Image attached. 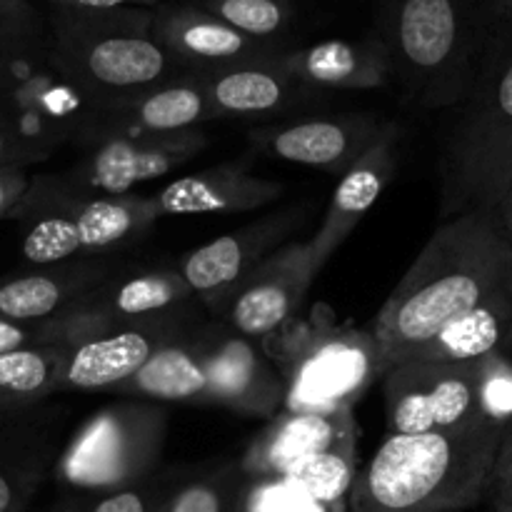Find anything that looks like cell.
I'll use <instances>...</instances> for the list:
<instances>
[{
    "instance_id": "6da1fadb",
    "label": "cell",
    "mask_w": 512,
    "mask_h": 512,
    "mask_svg": "<svg viewBox=\"0 0 512 512\" xmlns=\"http://www.w3.org/2000/svg\"><path fill=\"white\" fill-rule=\"evenodd\" d=\"M510 238L490 210L438 225L375 318L383 375L440 328L505 290Z\"/></svg>"
},
{
    "instance_id": "7a4b0ae2",
    "label": "cell",
    "mask_w": 512,
    "mask_h": 512,
    "mask_svg": "<svg viewBox=\"0 0 512 512\" xmlns=\"http://www.w3.org/2000/svg\"><path fill=\"white\" fill-rule=\"evenodd\" d=\"M505 433L485 418L440 433H388L358 470L348 512H458L480 503Z\"/></svg>"
},
{
    "instance_id": "3957f363",
    "label": "cell",
    "mask_w": 512,
    "mask_h": 512,
    "mask_svg": "<svg viewBox=\"0 0 512 512\" xmlns=\"http://www.w3.org/2000/svg\"><path fill=\"white\" fill-rule=\"evenodd\" d=\"M495 28L490 0H388L380 40L415 105L453 110L468 98Z\"/></svg>"
},
{
    "instance_id": "277c9868",
    "label": "cell",
    "mask_w": 512,
    "mask_h": 512,
    "mask_svg": "<svg viewBox=\"0 0 512 512\" xmlns=\"http://www.w3.org/2000/svg\"><path fill=\"white\" fill-rule=\"evenodd\" d=\"M95 105L60 73L50 28L28 0H0V125L25 163L43 160L65 140L85 143Z\"/></svg>"
},
{
    "instance_id": "5b68a950",
    "label": "cell",
    "mask_w": 512,
    "mask_h": 512,
    "mask_svg": "<svg viewBox=\"0 0 512 512\" xmlns=\"http://www.w3.org/2000/svg\"><path fill=\"white\" fill-rule=\"evenodd\" d=\"M438 158L440 218L495 213L512 183V33L498 25Z\"/></svg>"
},
{
    "instance_id": "8992f818",
    "label": "cell",
    "mask_w": 512,
    "mask_h": 512,
    "mask_svg": "<svg viewBox=\"0 0 512 512\" xmlns=\"http://www.w3.org/2000/svg\"><path fill=\"white\" fill-rule=\"evenodd\" d=\"M153 13L53 8L48 28L60 73L93 105L193 75L153 38Z\"/></svg>"
},
{
    "instance_id": "52a82bcc",
    "label": "cell",
    "mask_w": 512,
    "mask_h": 512,
    "mask_svg": "<svg viewBox=\"0 0 512 512\" xmlns=\"http://www.w3.org/2000/svg\"><path fill=\"white\" fill-rule=\"evenodd\" d=\"M163 218L153 195H95L58 175H40L10 220L23 228L20 250L35 268L138 240Z\"/></svg>"
},
{
    "instance_id": "ba28073f",
    "label": "cell",
    "mask_w": 512,
    "mask_h": 512,
    "mask_svg": "<svg viewBox=\"0 0 512 512\" xmlns=\"http://www.w3.org/2000/svg\"><path fill=\"white\" fill-rule=\"evenodd\" d=\"M285 413L333 415L353 410L383 378L373 330L315 320L290 335L283 353Z\"/></svg>"
},
{
    "instance_id": "9c48e42d",
    "label": "cell",
    "mask_w": 512,
    "mask_h": 512,
    "mask_svg": "<svg viewBox=\"0 0 512 512\" xmlns=\"http://www.w3.org/2000/svg\"><path fill=\"white\" fill-rule=\"evenodd\" d=\"M165 443V413L150 403L100 410L60 460V480L80 493H110L150 478Z\"/></svg>"
},
{
    "instance_id": "30bf717a",
    "label": "cell",
    "mask_w": 512,
    "mask_h": 512,
    "mask_svg": "<svg viewBox=\"0 0 512 512\" xmlns=\"http://www.w3.org/2000/svg\"><path fill=\"white\" fill-rule=\"evenodd\" d=\"M480 360H408L383 375L390 433H440L480 420Z\"/></svg>"
},
{
    "instance_id": "8fae6325",
    "label": "cell",
    "mask_w": 512,
    "mask_h": 512,
    "mask_svg": "<svg viewBox=\"0 0 512 512\" xmlns=\"http://www.w3.org/2000/svg\"><path fill=\"white\" fill-rule=\"evenodd\" d=\"M320 263L310 240H293L265 258L208 308L220 313L230 330L250 340H265L295 318Z\"/></svg>"
},
{
    "instance_id": "7c38bea8",
    "label": "cell",
    "mask_w": 512,
    "mask_h": 512,
    "mask_svg": "<svg viewBox=\"0 0 512 512\" xmlns=\"http://www.w3.org/2000/svg\"><path fill=\"white\" fill-rule=\"evenodd\" d=\"M205 143L208 135L195 128L165 135H113L90 145L83 163L65 180L85 193L128 195L133 185L163 178L188 163Z\"/></svg>"
},
{
    "instance_id": "4fadbf2b",
    "label": "cell",
    "mask_w": 512,
    "mask_h": 512,
    "mask_svg": "<svg viewBox=\"0 0 512 512\" xmlns=\"http://www.w3.org/2000/svg\"><path fill=\"white\" fill-rule=\"evenodd\" d=\"M185 338L178 310L143 323L63 343L60 390H115L160 348Z\"/></svg>"
},
{
    "instance_id": "5bb4252c",
    "label": "cell",
    "mask_w": 512,
    "mask_h": 512,
    "mask_svg": "<svg viewBox=\"0 0 512 512\" xmlns=\"http://www.w3.org/2000/svg\"><path fill=\"white\" fill-rule=\"evenodd\" d=\"M210 373V403L248 418H278L285 408V378L258 350L228 325L195 335Z\"/></svg>"
},
{
    "instance_id": "9a60e30c",
    "label": "cell",
    "mask_w": 512,
    "mask_h": 512,
    "mask_svg": "<svg viewBox=\"0 0 512 512\" xmlns=\"http://www.w3.org/2000/svg\"><path fill=\"white\" fill-rule=\"evenodd\" d=\"M390 130L393 125H383L373 115H335L268 125L253 130L250 143L278 160L343 175Z\"/></svg>"
},
{
    "instance_id": "2e32d148",
    "label": "cell",
    "mask_w": 512,
    "mask_h": 512,
    "mask_svg": "<svg viewBox=\"0 0 512 512\" xmlns=\"http://www.w3.org/2000/svg\"><path fill=\"white\" fill-rule=\"evenodd\" d=\"M153 38L193 75L268 63L283 55L275 45L248 38L210 15L208 10L188 8V5L155 8Z\"/></svg>"
},
{
    "instance_id": "e0dca14e",
    "label": "cell",
    "mask_w": 512,
    "mask_h": 512,
    "mask_svg": "<svg viewBox=\"0 0 512 512\" xmlns=\"http://www.w3.org/2000/svg\"><path fill=\"white\" fill-rule=\"evenodd\" d=\"M213 118L215 110L205 80L200 75H180L140 93L95 103L93 125L85 143L93 145L113 135L180 133Z\"/></svg>"
},
{
    "instance_id": "ac0fdd59",
    "label": "cell",
    "mask_w": 512,
    "mask_h": 512,
    "mask_svg": "<svg viewBox=\"0 0 512 512\" xmlns=\"http://www.w3.org/2000/svg\"><path fill=\"white\" fill-rule=\"evenodd\" d=\"M300 223H303V210L290 208L220 235L185 255L183 263L178 265L180 275L205 305L215 303L245 275L253 273L265 258L283 248V240L293 235Z\"/></svg>"
},
{
    "instance_id": "d6986e66",
    "label": "cell",
    "mask_w": 512,
    "mask_h": 512,
    "mask_svg": "<svg viewBox=\"0 0 512 512\" xmlns=\"http://www.w3.org/2000/svg\"><path fill=\"white\" fill-rule=\"evenodd\" d=\"M360 428L353 410L333 415L320 413H280L268 428L248 445L240 458V470L250 480H283L305 460L358 440Z\"/></svg>"
},
{
    "instance_id": "ffe728a7",
    "label": "cell",
    "mask_w": 512,
    "mask_h": 512,
    "mask_svg": "<svg viewBox=\"0 0 512 512\" xmlns=\"http://www.w3.org/2000/svg\"><path fill=\"white\" fill-rule=\"evenodd\" d=\"M108 280L103 265L65 260L28 273L0 278V318L15 323H48L60 318Z\"/></svg>"
},
{
    "instance_id": "44dd1931",
    "label": "cell",
    "mask_w": 512,
    "mask_h": 512,
    "mask_svg": "<svg viewBox=\"0 0 512 512\" xmlns=\"http://www.w3.org/2000/svg\"><path fill=\"white\" fill-rule=\"evenodd\" d=\"M283 195V185L260 178L248 165H218L183 175L153 195L160 215H213L250 213L265 208Z\"/></svg>"
},
{
    "instance_id": "7402d4cb",
    "label": "cell",
    "mask_w": 512,
    "mask_h": 512,
    "mask_svg": "<svg viewBox=\"0 0 512 512\" xmlns=\"http://www.w3.org/2000/svg\"><path fill=\"white\" fill-rule=\"evenodd\" d=\"M398 170V153H395V128L385 135L380 143H375L353 168L340 175L338 185L333 190L325 218L320 223L318 233L310 238L313 253L318 258L320 268L330 260V255L350 238L360 220L370 213L383 190L393 180Z\"/></svg>"
},
{
    "instance_id": "603a6c76",
    "label": "cell",
    "mask_w": 512,
    "mask_h": 512,
    "mask_svg": "<svg viewBox=\"0 0 512 512\" xmlns=\"http://www.w3.org/2000/svg\"><path fill=\"white\" fill-rule=\"evenodd\" d=\"M283 68L308 90H373L393 78L383 40H325L280 55Z\"/></svg>"
},
{
    "instance_id": "cb8c5ba5",
    "label": "cell",
    "mask_w": 512,
    "mask_h": 512,
    "mask_svg": "<svg viewBox=\"0 0 512 512\" xmlns=\"http://www.w3.org/2000/svg\"><path fill=\"white\" fill-rule=\"evenodd\" d=\"M205 80L215 118H263L298 105L308 88L300 85L280 63V55L268 63L238 65L200 75Z\"/></svg>"
},
{
    "instance_id": "d4e9b609",
    "label": "cell",
    "mask_w": 512,
    "mask_h": 512,
    "mask_svg": "<svg viewBox=\"0 0 512 512\" xmlns=\"http://www.w3.org/2000/svg\"><path fill=\"white\" fill-rule=\"evenodd\" d=\"M512 333V300L508 290L480 303L440 328L433 338L408 355V360L428 363H473L508 348ZM405 360V363H408Z\"/></svg>"
},
{
    "instance_id": "484cf974",
    "label": "cell",
    "mask_w": 512,
    "mask_h": 512,
    "mask_svg": "<svg viewBox=\"0 0 512 512\" xmlns=\"http://www.w3.org/2000/svg\"><path fill=\"white\" fill-rule=\"evenodd\" d=\"M113 393L153 403H210L213 398L208 363L193 338H180L160 348Z\"/></svg>"
},
{
    "instance_id": "4316f807",
    "label": "cell",
    "mask_w": 512,
    "mask_h": 512,
    "mask_svg": "<svg viewBox=\"0 0 512 512\" xmlns=\"http://www.w3.org/2000/svg\"><path fill=\"white\" fill-rule=\"evenodd\" d=\"M8 418H0V512H25L43 483L50 443L38 430Z\"/></svg>"
},
{
    "instance_id": "83f0119b",
    "label": "cell",
    "mask_w": 512,
    "mask_h": 512,
    "mask_svg": "<svg viewBox=\"0 0 512 512\" xmlns=\"http://www.w3.org/2000/svg\"><path fill=\"white\" fill-rule=\"evenodd\" d=\"M63 355V343L0 355V418L23 413L60 390Z\"/></svg>"
},
{
    "instance_id": "f1b7e54d",
    "label": "cell",
    "mask_w": 512,
    "mask_h": 512,
    "mask_svg": "<svg viewBox=\"0 0 512 512\" xmlns=\"http://www.w3.org/2000/svg\"><path fill=\"white\" fill-rule=\"evenodd\" d=\"M355 478H358V440H350L305 460L283 480L298 485L323 503H348Z\"/></svg>"
},
{
    "instance_id": "f546056e",
    "label": "cell",
    "mask_w": 512,
    "mask_h": 512,
    "mask_svg": "<svg viewBox=\"0 0 512 512\" xmlns=\"http://www.w3.org/2000/svg\"><path fill=\"white\" fill-rule=\"evenodd\" d=\"M248 478L240 465H225L173 485L155 512H238Z\"/></svg>"
},
{
    "instance_id": "4dcf8cb0",
    "label": "cell",
    "mask_w": 512,
    "mask_h": 512,
    "mask_svg": "<svg viewBox=\"0 0 512 512\" xmlns=\"http://www.w3.org/2000/svg\"><path fill=\"white\" fill-rule=\"evenodd\" d=\"M200 8L248 38L265 43L283 33L290 20L285 0H203Z\"/></svg>"
},
{
    "instance_id": "1f68e13d",
    "label": "cell",
    "mask_w": 512,
    "mask_h": 512,
    "mask_svg": "<svg viewBox=\"0 0 512 512\" xmlns=\"http://www.w3.org/2000/svg\"><path fill=\"white\" fill-rule=\"evenodd\" d=\"M238 512H348V503H323L288 480L248 478Z\"/></svg>"
},
{
    "instance_id": "d6a6232c",
    "label": "cell",
    "mask_w": 512,
    "mask_h": 512,
    "mask_svg": "<svg viewBox=\"0 0 512 512\" xmlns=\"http://www.w3.org/2000/svg\"><path fill=\"white\" fill-rule=\"evenodd\" d=\"M170 488H173L170 480L150 475L143 483H135L130 488L110 490V493H85L88 498L73 500L58 512H155Z\"/></svg>"
},
{
    "instance_id": "836d02e7",
    "label": "cell",
    "mask_w": 512,
    "mask_h": 512,
    "mask_svg": "<svg viewBox=\"0 0 512 512\" xmlns=\"http://www.w3.org/2000/svg\"><path fill=\"white\" fill-rule=\"evenodd\" d=\"M480 415L508 430L512 423V355L498 350L480 358Z\"/></svg>"
},
{
    "instance_id": "e575fe53",
    "label": "cell",
    "mask_w": 512,
    "mask_h": 512,
    "mask_svg": "<svg viewBox=\"0 0 512 512\" xmlns=\"http://www.w3.org/2000/svg\"><path fill=\"white\" fill-rule=\"evenodd\" d=\"M53 343H60L58 320H48V323H15V320L0 318V355Z\"/></svg>"
},
{
    "instance_id": "d590c367",
    "label": "cell",
    "mask_w": 512,
    "mask_h": 512,
    "mask_svg": "<svg viewBox=\"0 0 512 512\" xmlns=\"http://www.w3.org/2000/svg\"><path fill=\"white\" fill-rule=\"evenodd\" d=\"M30 180L25 168H0V220H8L13 210L18 208L20 200L25 198L30 188Z\"/></svg>"
},
{
    "instance_id": "8d00e7d4",
    "label": "cell",
    "mask_w": 512,
    "mask_h": 512,
    "mask_svg": "<svg viewBox=\"0 0 512 512\" xmlns=\"http://www.w3.org/2000/svg\"><path fill=\"white\" fill-rule=\"evenodd\" d=\"M60 10H120V8H158V0H50Z\"/></svg>"
},
{
    "instance_id": "74e56055",
    "label": "cell",
    "mask_w": 512,
    "mask_h": 512,
    "mask_svg": "<svg viewBox=\"0 0 512 512\" xmlns=\"http://www.w3.org/2000/svg\"><path fill=\"white\" fill-rule=\"evenodd\" d=\"M490 493H493V500H495V512H512V463L510 460L500 458Z\"/></svg>"
},
{
    "instance_id": "f35d334b",
    "label": "cell",
    "mask_w": 512,
    "mask_h": 512,
    "mask_svg": "<svg viewBox=\"0 0 512 512\" xmlns=\"http://www.w3.org/2000/svg\"><path fill=\"white\" fill-rule=\"evenodd\" d=\"M13 165L23 168L25 155L20 150V145L15 143L13 135L8 133V128L0 125V168H13Z\"/></svg>"
},
{
    "instance_id": "ab89813d",
    "label": "cell",
    "mask_w": 512,
    "mask_h": 512,
    "mask_svg": "<svg viewBox=\"0 0 512 512\" xmlns=\"http://www.w3.org/2000/svg\"><path fill=\"white\" fill-rule=\"evenodd\" d=\"M495 215H498L500 225H503V230H505V233H508V238H510V243H512V183H510V188L505 190V195H503V200H500V205H498V210H495Z\"/></svg>"
},
{
    "instance_id": "60d3db41",
    "label": "cell",
    "mask_w": 512,
    "mask_h": 512,
    "mask_svg": "<svg viewBox=\"0 0 512 512\" xmlns=\"http://www.w3.org/2000/svg\"><path fill=\"white\" fill-rule=\"evenodd\" d=\"M493 3V18H495V25L505 23V18H508V10H510V3L512 0H490Z\"/></svg>"
},
{
    "instance_id": "b9f144b4",
    "label": "cell",
    "mask_w": 512,
    "mask_h": 512,
    "mask_svg": "<svg viewBox=\"0 0 512 512\" xmlns=\"http://www.w3.org/2000/svg\"><path fill=\"white\" fill-rule=\"evenodd\" d=\"M500 458H503V460H510V463H512V423H510L508 433H505V440H503V453H500Z\"/></svg>"
},
{
    "instance_id": "7bdbcfd3",
    "label": "cell",
    "mask_w": 512,
    "mask_h": 512,
    "mask_svg": "<svg viewBox=\"0 0 512 512\" xmlns=\"http://www.w3.org/2000/svg\"><path fill=\"white\" fill-rule=\"evenodd\" d=\"M505 290H508V295H510V300H512V243H510L508 265H505Z\"/></svg>"
},
{
    "instance_id": "ee69618b",
    "label": "cell",
    "mask_w": 512,
    "mask_h": 512,
    "mask_svg": "<svg viewBox=\"0 0 512 512\" xmlns=\"http://www.w3.org/2000/svg\"><path fill=\"white\" fill-rule=\"evenodd\" d=\"M500 25H505V28H508L512 33V3H510V10H508V18H505V23H500Z\"/></svg>"
},
{
    "instance_id": "f6af8a7d",
    "label": "cell",
    "mask_w": 512,
    "mask_h": 512,
    "mask_svg": "<svg viewBox=\"0 0 512 512\" xmlns=\"http://www.w3.org/2000/svg\"><path fill=\"white\" fill-rule=\"evenodd\" d=\"M505 350H508V353L512 355V333H510V340H508V348H505Z\"/></svg>"
}]
</instances>
